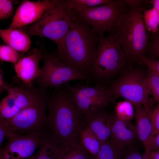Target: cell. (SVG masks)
Masks as SVG:
<instances>
[{
    "instance_id": "6da1fadb",
    "label": "cell",
    "mask_w": 159,
    "mask_h": 159,
    "mask_svg": "<svg viewBox=\"0 0 159 159\" xmlns=\"http://www.w3.org/2000/svg\"><path fill=\"white\" fill-rule=\"evenodd\" d=\"M67 84L53 88L49 92L47 102L49 130L61 148L65 150L80 143L81 133L85 127L84 115L77 107Z\"/></svg>"
},
{
    "instance_id": "5b68a950",
    "label": "cell",
    "mask_w": 159,
    "mask_h": 159,
    "mask_svg": "<svg viewBox=\"0 0 159 159\" xmlns=\"http://www.w3.org/2000/svg\"><path fill=\"white\" fill-rule=\"evenodd\" d=\"M73 16L67 0H57L39 20L27 26L19 28L27 34L47 37L57 45L69 31Z\"/></svg>"
},
{
    "instance_id": "cb8c5ba5",
    "label": "cell",
    "mask_w": 159,
    "mask_h": 159,
    "mask_svg": "<svg viewBox=\"0 0 159 159\" xmlns=\"http://www.w3.org/2000/svg\"><path fill=\"white\" fill-rule=\"evenodd\" d=\"M143 18L146 29L153 32H156L159 26V12L154 7L145 9Z\"/></svg>"
},
{
    "instance_id": "ab89813d",
    "label": "cell",
    "mask_w": 159,
    "mask_h": 159,
    "mask_svg": "<svg viewBox=\"0 0 159 159\" xmlns=\"http://www.w3.org/2000/svg\"><path fill=\"white\" fill-rule=\"evenodd\" d=\"M90 159H99L96 157H92Z\"/></svg>"
},
{
    "instance_id": "5bb4252c",
    "label": "cell",
    "mask_w": 159,
    "mask_h": 159,
    "mask_svg": "<svg viewBox=\"0 0 159 159\" xmlns=\"http://www.w3.org/2000/svg\"><path fill=\"white\" fill-rule=\"evenodd\" d=\"M42 57L41 49H34L31 50L27 56L22 57L14 65L17 76L26 82L33 83L40 75L39 64Z\"/></svg>"
},
{
    "instance_id": "f546056e",
    "label": "cell",
    "mask_w": 159,
    "mask_h": 159,
    "mask_svg": "<svg viewBox=\"0 0 159 159\" xmlns=\"http://www.w3.org/2000/svg\"><path fill=\"white\" fill-rule=\"evenodd\" d=\"M14 132L10 124L6 119L0 118V147L5 138L10 133Z\"/></svg>"
},
{
    "instance_id": "e0dca14e",
    "label": "cell",
    "mask_w": 159,
    "mask_h": 159,
    "mask_svg": "<svg viewBox=\"0 0 159 159\" xmlns=\"http://www.w3.org/2000/svg\"><path fill=\"white\" fill-rule=\"evenodd\" d=\"M110 138L115 142L126 146L132 144L137 136L136 126L130 120L120 119L116 115H111Z\"/></svg>"
},
{
    "instance_id": "4dcf8cb0",
    "label": "cell",
    "mask_w": 159,
    "mask_h": 159,
    "mask_svg": "<svg viewBox=\"0 0 159 159\" xmlns=\"http://www.w3.org/2000/svg\"><path fill=\"white\" fill-rule=\"evenodd\" d=\"M150 119L153 137L159 132V102L151 111Z\"/></svg>"
},
{
    "instance_id": "277c9868",
    "label": "cell",
    "mask_w": 159,
    "mask_h": 159,
    "mask_svg": "<svg viewBox=\"0 0 159 159\" xmlns=\"http://www.w3.org/2000/svg\"><path fill=\"white\" fill-rule=\"evenodd\" d=\"M129 60L112 32L100 37L93 61L91 75L86 84L105 83L127 70Z\"/></svg>"
},
{
    "instance_id": "9c48e42d",
    "label": "cell",
    "mask_w": 159,
    "mask_h": 159,
    "mask_svg": "<svg viewBox=\"0 0 159 159\" xmlns=\"http://www.w3.org/2000/svg\"><path fill=\"white\" fill-rule=\"evenodd\" d=\"M40 47L43 65L41 68L40 75L33 83H37L40 87L47 89L59 87L73 80L88 81L89 78L87 76L65 65L56 55L48 53L43 45L41 44Z\"/></svg>"
},
{
    "instance_id": "d4e9b609",
    "label": "cell",
    "mask_w": 159,
    "mask_h": 159,
    "mask_svg": "<svg viewBox=\"0 0 159 159\" xmlns=\"http://www.w3.org/2000/svg\"><path fill=\"white\" fill-rule=\"evenodd\" d=\"M132 103L126 100L117 103L116 116L118 118L124 120H130L134 115Z\"/></svg>"
},
{
    "instance_id": "7402d4cb",
    "label": "cell",
    "mask_w": 159,
    "mask_h": 159,
    "mask_svg": "<svg viewBox=\"0 0 159 159\" xmlns=\"http://www.w3.org/2000/svg\"><path fill=\"white\" fill-rule=\"evenodd\" d=\"M112 0H67L69 9L76 11H80L87 8L105 4Z\"/></svg>"
},
{
    "instance_id": "ffe728a7",
    "label": "cell",
    "mask_w": 159,
    "mask_h": 159,
    "mask_svg": "<svg viewBox=\"0 0 159 159\" xmlns=\"http://www.w3.org/2000/svg\"><path fill=\"white\" fill-rule=\"evenodd\" d=\"M127 147L116 143L110 138L101 145L96 157L99 159H122L127 152Z\"/></svg>"
},
{
    "instance_id": "e575fe53",
    "label": "cell",
    "mask_w": 159,
    "mask_h": 159,
    "mask_svg": "<svg viewBox=\"0 0 159 159\" xmlns=\"http://www.w3.org/2000/svg\"><path fill=\"white\" fill-rule=\"evenodd\" d=\"M152 52L154 56L159 58V36L156 37L154 40Z\"/></svg>"
},
{
    "instance_id": "603a6c76",
    "label": "cell",
    "mask_w": 159,
    "mask_h": 159,
    "mask_svg": "<svg viewBox=\"0 0 159 159\" xmlns=\"http://www.w3.org/2000/svg\"><path fill=\"white\" fill-rule=\"evenodd\" d=\"M92 157L80 143L74 148L67 150L61 148L58 159H90Z\"/></svg>"
},
{
    "instance_id": "836d02e7",
    "label": "cell",
    "mask_w": 159,
    "mask_h": 159,
    "mask_svg": "<svg viewBox=\"0 0 159 159\" xmlns=\"http://www.w3.org/2000/svg\"><path fill=\"white\" fill-rule=\"evenodd\" d=\"M150 152L159 151V132L152 138L150 146Z\"/></svg>"
},
{
    "instance_id": "f35d334b",
    "label": "cell",
    "mask_w": 159,
    "mask_h": 159,
    "mask_svg": "<svg viewBox=\"0 0 159 159\" xmlns=\"http://www.w3.org/2000/svg\"><path fill=\"white\" fill-rule=\"evenodd\" d=\"M141 159H149V157L145 152L143 153L141 155Z\"/></svg>"
},
{
    "instance_id": "52a82bcc",
    "label": "cell",
    "mask_w": 159,
    "mask_h": 159,
    "mask_svg": "<svg viewBox=\"0 0 159 159\" xmlns=\"http://www.w3.org/2000/svg\"><path fill=\"white\" fill-rule=\"evenodd\" d=\"M145 76L140 70L131 68L120 74L109 85L114 100L118 97H122L133 105H142L150 110L149 95L152 93Z\"/></svg>"
},
{
    "instance_id": "7a4b0ae2",
    "label": "cell",
    "mask_w": 159,
    "mask_h": 159,
    "mask_svg": "<svg viewBox=\"0 0 159 159\" xmlns=\"http://www.w3.org/2000/svg\"><path fill=\"white\" fill-rule=\"evenodd\" d=\"M69 30L57 45L56 55L65 65L90 79L100 37L88 23L72 11Z\"/></svg>"
},
{
    "instance_id": "ba28073f",
    "label": "cell",
    "mask_w": 159,
    "mask_h": 159,
    "mask_svg": "<svg viewBox=\"0 0 159 159\" xmlns=\"http://www.w3.org/2000/svg\"><path fill=\"white\" fill-rule=\"evenodd\" d=\"M46 96L22 109L12 117L5 119L14 132L19 134H41L50 132L47 121Z\"/></svg>"
},
{
    "instance_id": "8d00e7d4",
    "label": "cell",
    "mask_w": 159,
    "mask_h": 159,
    "mask_svg": "<svg viewBox=\"0 0 159 159\" xmlns=\"http://www.w3.org/2000/svg\"><path fill=\"white\" fill-rule=\"evenodd\" d=\"M149 157V159H159V151L151 152Z\"/></svg>"
},
{
    "instance_id": "3957f363",
    "label": "cell",
    "mask_w": 159,
    "mask_h": 159,
    "mask_svg": "<svg viewBox=\"0 0 159 159\" xmlns=\"http://www.w3.org/2000/svg\"><path fill=\"white\" fill-rule=\"evenodd\" d=\"M142 5L125 8L112 32L129 61L140 60L146 51L148 37L143 18Z\"/></svg>"
},
{
    "instance_id": "9a60e30c",
    "label": "cell",
    "mask_w": 159,
    "mask_h": 159,
    "mask_svg": "<svg viewBox=\"0 0 159 159\" xmlns=\"http://www.w3.org/2000/svg\"><path fill=\"white\" fill-rule=\"evenodd\" d=\"M85 116V126L96 135L100 145L106 142L111 136V115L102 110Z\"/></svg>"
},
{
    "instance_id": "f1b7e54d",
    "label": "cell",
    "mask_w": 159,
    "mask_h": 159,
    "mask_svg": "<svg viewBox=\"0 0 159 159\" xmlns=\"http://www.w3.org/2000/svg\"><path fill=\"white\" fill-rule=\"evenodd\" d=\"M139 60L142 63L154 72L159 77V59L150 58L143 55L140 57Z\"/></svg>"
},
{
    "instance_id": "4316f807",
    "label": "cell",
    "mask_w": 159,
    "mask_h": 159,
    "mask_svg": "<svg viewBox=\"0 0 159 159\" xmlns=\"http://www.w3.org/2000/svg\"><path fill=\"white\" fill-rule=\"evenodd\" d=\"M145 80L154 99L159 102V77L153 71L148 69Z\"/></svg>"
},
{
    "instance_id": "30bf717a",
    "label": "cell",
    "mask_w": 159,
    "mask_h": 159,
    "mask_svg": "<svg viewBox=\"0 0 159 159\" xmlns=\"http://www.w3.org/2000/svg\"><path fill=\"white\" fill-rule=\"evenodd\" d=\"M125 4L123 0H112L105 4L80 11H72L89 24L101 37L104 36L105 32H112L116 26L125 8Z\"/></svg>"
},
{
    "instance_id": "74e56055",
    "label": "cell",
    "mask_w": 159,
    "mask_h": 159,
    "mask_svg": "<svg viewBox=\"0 0 159 159\" xmlns=\"http://www.w3.org/2000/svg\"><path fill=\"white\" fill-rule=\"evenodd\" d=\"M155 8L159 12V0H152L150 1Z\"/></svg>"
},
{
    "instance_id": "8fae6325",
    "label": "cell",
    "mask_w": 159,
    "mask_h": 159,
    "mask_svg": "<svg viewBox=\"0 0 159 159\" xmlns=\"http://www.w3.org/2000/svg\"><path fill=\"white\" fill-rule=\"evenodd\" d=\"M67 86L71 92L74 101L79 110L84 115L103 110L114 101V95L110 86L77 83Z\"/></svg>"
},
{
    "instance_id": "484cf974",
    "label": "cell",
    "mask_w": 159,
    "mask_h": 159,
    "mask_svg": "<svg viewBox=\"0 0 159 159\" xmlns=\"http://www.w3.org/2000/svg\"><path fill=\"white\" fill-rule=\"evenodd\" d=\"M22 56L17 51L6 45L0 46V58L1 61L16 63Z\"/></svg>"
},
{
    "instance_id": "83f0119b",
    "label": "cell",
    "mask_w": 159,
    "mask_h": 159,
    "mask_svg": "<svg viewBox=\"0 0 159 159\" xmlns=\"http://www.w3.org/2000/svg\"><path fill=\"white\" fill-rule=\"evenodd\" d=\"M13 1L0 0V20L6 19L12 14L13 11Z\"/></svg>"
},
{
    "instance_id": "ac0fdd59",
    "label": "cell",
    "mask_w": 159,
    "mask_h": 159,
    "mask_svg": "<svg viewBox=\"0 0 159 159\" xmlns=\"http://www.w3.org/2000/svg\"><path fill=\"white\" fill-rule=\"evenodd\" d=\"M0 36L6 45L17 51L26 52L30 48V37L20 28L1 29Z\"/></svg>"
},
{
    "instance_id": "7c38bea8",
    "label": "cell",
    "mask_w": 159,
    "mask_h": 159,
    "mask_svg": "<svg viewBox=\"0 0 159 159\" xmlns=\"http://www.w3.org/2000/svg\"><path fill=\"white\" fill-rule=\"evenodd\" d=\"M50 134L10 133L7 137L6 145L0 149V159H30L36 149L40 147Z\"/></svg>"
},
{
    "instance_id": "8992f818",
    "label": "cell",
    "mask_w": 159,
    "mask_h": 159,
    "mask_svg": "<svg viewBox=\"0 0 159 159\" xmlns=\"http://www.w3.org/2000/svg\"><path fill=\"white\" fill-rule=\"evenodd\" d=\"M8 94L0 103V118H10L21 110L47 95V89L34 87L33 83H26L17 76L13 78Z\"/></svg>"
},
{
    "instance_id": "d590c367",
    "label": "cell",
    "mask_w": 159,
    "mask_h": 159,
    "mask_svg": "<svg viewBox=\"0 0 159 159\" xmlns=\"http://www.w3.org/2000/svg\"><path fill=\"white\" fill-rule=\"evenodd\" d=\"M125 4L128 6L132 7H135L141 5L144 1L143 0H123Z\"/></svg>"
},
{
    "instance_id": "2e32d148",
    "label": "cell",
    "mask_w": 159,
    "mask_h": 159,
    "mask_svg": "<svg viewBox=\"0 0 159 159\" xmlns=\"http://www.w3.org/2000/svg\"><path fill=\"white\" fill-rule=\"evenodd\" d=\"M134 105L137 136L143 143L145 153L149 156L150 153V146L153 137L150 119L151 111L142 105Z\"/></svg>"
},
{
    "instance_id": "d6986e66",
    "label": "cell",
    "mask_w": 159,
    "mask_h": 159,
    "mask_svg": "<svg viewBox=\"0 0 159 159\" xmlns=\"http://www.w3.org/2000/svg\"><path fill=\"white\" fill-rule=\"evenodd\" d=\"M61 148L51 133L40 147L39 151L30 159H58Z\"/></svg>"
},
{
    "instance_id": "1f68e13d",
    "label": "cell",
    "mask_w": 159,
    "mask_h": 159,
    "mask_svg": "<svg viewBox=\"0 0 159 159\" xmlns=\"http://www.w3.org/2000/svg\"><path fill=\"white\" fill-rule=\"evenodd\" d=\"M4 72L1 69L0 70V93L7 91L11 87L12 83H9L4 80L3 77Z\"/></svg>"
},
{
    "instance_id": "4fadbf2b",
    "label": "cell",
    "mask_w": 159,
    "mask_h": 159,
    "mask_svg": "<svg viewBox=\"0 0 159 159\" xmlns=\"http://www.w3.org/2000/svg\"><path fill=\"white\" fill-rule=\"evenodd\" d=\"M57 0H27L21 2L18 7L8 29L21 28L39 20L44 12L52 6Z\"/></svg>"
},
{
    "instance_id": "44dd1931",
    "label": "cell",
    "mask_w": 159,
    "mask_h": 159,
    "mask_svg": "<svg viewBox=\"0 0 159 159\" xmlns=\"http://www.w3.org/2000/svg\"><path fill=\"white\" fill-rule=\"evenodd\" d=\"M80 142L92 157H96L100 144L96 135L87 127L85 126L81 132Z\"/></svg>"
},
{
    "instance_id": "d6a6232c",
    "label": "cell",
    "mask_w": 159,
    "mask_h": 159,
    "mask_svg": "<svg viewBox=\"0 0 159 159\" xmlns=\"http://www.w3.org/2000/svg\"><path fill=\"white\" fill-rule=\"evenodd\" d=\"M141 158L139 151L134 149L127 151L122 159H141Z\"/></svg>"
}]
</instances>
